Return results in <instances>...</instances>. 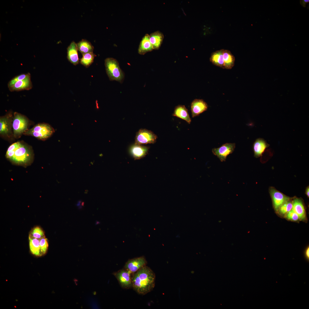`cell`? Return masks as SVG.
Masks as SVG:
<instances>
[{
    "label": "cell",
    "mask_w": 309,
    "mask_h": 309,
    "mask_svg": "<svg viewBox=\"0 0 309 309\" xmlns=\"http://www.w3.org/2000/svg\"><path fill=\"white\" fill-rule=\"evenodd\" d=\"M155 279L154 272L145 266L132 274V288L138 294L145 295L153 290Z\"/></svg>",
    "instance_id": "cell-1"
},
{
    "label": "cell",
    "mask_w": 309,
    "mask_h": 309,
    "mask_svg": "<svg viewBox=\"0 0 309 309\" xmlns=\"http://www.w3.org/2000/svg\"><path fill=\"white\" fill-rule=\"evenodd\" d=\"M5 157L13 164L26 167L32 163L33 155L30 147L18 141L9 146Z\"/></svg>",
    "instance_id": "cell-2"
},
{
    "label": "cell",
    "mask_w": 309,
    "mask_h": 309,
    "mask_svg": "<svg viewBox=\"0 0 309 309\" xmlns=\"http://www.w3.org/2000/svg\"><path fill=\"white\" fill-rule=\"evenodd\" d=\"M105 66L110 80H116L120 83L123 82L124 78V73L116 59L112 58H106L105 60Z\"/></svg>",
    "instance_id": "cell-3"
},
{
    "label": "cell",
    "mask_w": 309,
    "mask_h": 309,
    "mask_svg": "<svg viewBox=\"0 0 309 309\" xmlns=\"http://www.w3.org/2000/svg\"><path fill=\"white\" fill-rule=\"evenodd\" d=\"M54 128L49 124L39 123L28 129L23 134L34 136L38 139L45 140L50 137L54 132Z\"/></svg>",
    "instance_id": "cell-4"
},
{
    "label": "cell",
    "mask_w": 309,
    "mask_h": 309,
    "mask_svg": "<svg viewBox=\"0 0 309 309\" xmlns=\"http://www.w3.org/2000/svg\"><path fill=\"white\" fill-rule=\"evenodd\" d=\"M29 124L28 119L24 115L15 112L13 114L12 121L13 136L16 138H20L27 131Z\"/></svg>",
    "instance_id": "cell-5"
},
{
    "label": "cell",
    "mask_w": 309,
    "mask_h": 309,
    "mask_svg": "<svg viewBox=\"0 0 309 309\" xmlns=\"http://www.w3.org/2000/svg\"><path fill=\"white\" fill-rule=\"evenodd\" d=\"M157 136L152 131L146 129H140L136 133L135 144L142 145L154 144L156 142Z\"/></svg>",
    "instance_id": "cell-6"
},
{
    "label": "cell",
    "mask_w": 309,
    "mask_h": 309,
    "mask_svg": "<svg viewBox=\"0 0 309 309\" xmlns=\"http://www.w3.org/2000/svg\"><path fill=\"white\" fill-rule=\"evenodd\" d=\"M13 116L11 112L0 118V134L3 137L10 138L13 135L12 121Z\"/></svg>",
    "instance_id": "cell-7"
},
{
    "label": "cell",
    "mask_w": 309,
    "mask_h": 309,
    "mask_svg": "<svg viewBox=\"0 0 309 309\" xmlns=\"http://www.w3.org/2000/svg\"><path fill=\"white\" fill-rule=\"evenodd\" d=\"M112 274L117 279L122 288L129 289L132 288V274L123 268L114 272Z\"/></svg>",
    "instance_id": "cell-8"
},
{
    "label": "cell",
    "mask_w": 309,
    "mask_h": 309,
    "mask_svg": "<svg viewBox=\"0 0 309 309\" xmlns=\"http://www.w3.org/2000/svg\"><path fill=\"white\" fill-rule=\"evenodd\" d=\"M269 192L274 208L276 211L282 205L292 199L273 187L269 188Z\"/></svg>",
    "instance_id": "cell-9"
},
{
    "label": "cell",
    "mask_w": 309,
    "mask_h": 309,
    "mask_svg": "<svg viewBox=\"0 0 309 309\" xmlns=\"http://www.w3.org/2000/svg\"><path fill=\"white\" fill-rule=\"evenodd\" d=\"M235 147V143H227L219 148H213L212 152L222 162L225 161L227 157L233 152Z\"/></svg>",
    "instance_id": "cell-10"
},
{
    "label": "cell",
    "mask_w": 309,
    "mask_h": 309,
    "mask_svg": "<svg viewBox=\"0 0 309 309\" xmlns=\"http://www.w3.org/2000/svg\"><path fill=\"white\" fill-rule=\"evenodd\" d=\"M147 263L145 257L143 256L128 260L125 263L124 268L132 274L146 266Z\"/></svg>",
    "instance_id": "cell-11"
},
{
    "label": "cell",
    "mask_w": 309,
    "mask_h": 309,
    "mask_svg": "<svg viewBox=\"0 0 309 309\" xmlns=\"http://www.w3.org/2000/svg\"><path fill=\"white\" fill-rule=\"evenodd\" d=\"M208 107V104L203 100L198 99H194L191 102V105L192 117L197 116L206 111Z\"/></svg>",
    "instance_id": "cell-12"
},
{
    "label": "cell",
    "mask_w": 309,
    "mask_h": 309,
    "mask_svg": "<svg viewBox=\"0 0 309 309\" xmlns=\"http://www.w3.org/2000/svg\"><path fill=\"white\" fill-rule=\"evenodd\" d=\"M292 210L298 216L300 220H305L306 213L302 200L300 198L294 197L292 199Z\"/></svg>",
    "instance_id": "cell-13"
},
{
    "label": "cell",
    "mask_w": 309,
    "mask_h": 309,
    "mask_svg": "<svg viewBox=\"0 0 309 309\" xmlns=\"http://www.w3.org/2000/svg\"><path fill=\"white\" fill-rule=\"evenodd\" d=\"M269 146V144L263 138L257 139L253 144L254 157L256 158L262 157Z\"/></svg>",
    "instance_id": "cell-14"
},
{
    "label": "cell",
    "mask_w": 309,
    "mask_h": 309,
    "mask_svg": "<svg viewBox=\"0 0 309 309\" xmlns=\"http://www.w3.org/2000/svg\"><path fill=\"white\" fill-rule=\"evenodd\" d=\"M32 86L31 78H29L18 81L8 88L11 92L20 91L30 90Z\"/></svg>",
    "instance_id": "cell-15"
},
{
    "label": "cell",
    "mask_w": 309,
    "mask_h": 309,
    "mask_svg": "<svg viewBox=\"0 0 309 309\" xmlns=\"http://www.w3.org/2000/svg\"><path fill=\"white\" fill-rule=\"evenodd\" d=\"M78 49L77 43L72 41L67 48V58L68 61L74 65L79 63Z\"/></svg>",
    "instance_id": "cell-16"
},
{
    "label": "cell",
    "mask_w": 309,
    "mask_h": 309,
    "mask_svg": "<svg viewBox=\"0 0 309 309\" xmlns=\"http://www.w3.org/2000/svg\"><path fill=\"white\" fill-rule=\"evenodd\" d=\"M149 148L142 145L134 144L130 148V152L135 160L144 157L148 153Z\"/></svg>",
    "instance_id": "cell-17"
},
{
    "label": "cell",
    "mask_w": 309,
    "mask_h": 309,
    "mask_svg": "<svg viewBox=\"0 0 309 309\" xmlns=\"http://www.w3.org/2000/svg\"><path fill=\"white\" fill-rule=\"evenodd\" d=\"M172 115L185 120L189 124L191 123V120L188 110L184 105H179L176 106Z\"/></svg>",
    "instance_id": "cell-18"
},
{
    "label": "cell",
    "mask_w": 309,
    "mask_h": 309,
    "mask_svg": "<svg viewBox=\"0 0 309 309\" xmlns=\"http://www.w3.org/2000/svg\"><path fill=\"white\" fill-rule=\"evenodd\" d=\"M152 45L150 42L149 35L146 34L142 37L140 42L138 49V53L143 55L148 52L153 50Z\"/></svg>",
    "instance_id": "cell-19"
},
{
    "label": "cell",
    "mask_w": 309,
    "mask_h": 309,
    "mask_svg": "<svg viewBox=\"0 0 309 309\" xmlns=\"http://www.w3.org/2000/svg\"><path fill=\"white\" fill-rule=\"evenodd\" d=\"M164 38L163 34L159 31H155L149 35L150 42L153 49H159Z\"/></svg>",
    "instance_id": "cell-20"
},
{
    "label": "cell",
    "mask_w": 309,
    "mask_h": 309,
    "mask_svg": "<svg viewBox=\"0 0 309 309\" xmlns=\"http://www.w3.org/2000/svg\"><path fill=\"white\" fill-rule=\"evenodd\" d=\"M223 49L213 52L210 58V61L214 65L223 69Z\"/></svg>",
    "instance_id": "cell-21"
},
{
    "label": "cell",
    "mask_w": 309,
    "mask_h": 309,
    "mask_svg": "<svg viewBox=\"0 0 309 309\" xmlns=\"http://www.w3.org/2000/svg\"><path fill=\"white\" fill-rule=\"evenodd\" d=\"M223 56L224 61L223 69H231L234 66L235 58L230 51L223 49Z\"/></svg>",
    "instance_id": "cell-22"
},
{
    "label": "cell",
    "mask_w": 309,
    "mask_h": 309,
    "mask_svg": "<svg viewBox=\"0 0 309 309\" xmlns=\"http://www.w3.org/2000/svg\"><path fill=\"white\" fill-rule=\"evenodd\" d=\"M29 249L31 253L36 256L42 255L39 239L34 238L29 235Z\"/></svg>",
    "instance_id": "cell-23"
},
{
    "label": "cell",
    "mask_w": 309,
    "mask_h": 309,
    "mask_svg": "<svg viewBox=\"0 0 309 309\" xmlns=\"http://www.w3.org/2000/svg\"><path fill=\"white\" fill-rule=\"evenodd\" d=\"M78 50L82 54L93 52L94 47L90 42L82 39L77 43Z\"/></svg>",
    "instance_id": "cell-24"
},
{
    "label": "cell",
    "mask_w": 309,
    "mask_h": 309,
    "mask_svg": "<svg viewBox=\"0 0 309 309\" xmlns=\"http://www.w3.org/2000/svg\"><path fill=\"white\" fill-rule=\"evenodd\" d=\"M292 199L282 205L276 212L280 215L285 216L292 209Z\"/></svg>",
    "instance_id": "cell-25"
},
{
    "label": "cell",
    "mask_w": 309,
    "mask_h": 309,
    "mask_svg": "<svg viewBox=\"0 0 309 309\" xmlns=\"http://www.w3.org/2000/svg\"><path fill=\"white\" fill-rule=\"evenodd\" d=\"M82 58L80 60V63L85 66L88 68L93 62L96 55L93 52L82 54Z\"/></svg>",
    "instance_id": "cell-26"
},
{
    "label": "cell",
    "mask_w": 309,
    "mask_h": 309,
    "mask_svg": "<svg viewBox=\"0 0 309 309\" xmlns=\"http://www.w3.org/2000/svg\"><path fill=\"white\" fill-rule=\"evenodd\" d=\"M29 235L38 239L45 237L43 231L40 227L38 226L33 228L31 231Z\"/></svg>",
    "instance_id": "cell-27"
},
{
    "label": "cell",
    "mask_w": 309,
    "mask_h": 309,
    "mask_svg": "<svg viewBox=\"0 0 309 309\" xmlns=\"http://www.w3.org/2000/svg\"><path fill=\"white\" fill-rule=\"evenodd\" d=\"M31 74L29 73L23 74L15 76L11 79L8 83V88L13 85L16 82L26 79L31 78Z\"/></svg>",
    "instance_id": "cell-28"
},
{
    "label": "cell",
    "mask_w": 309,
    "mask_h": 309,
    "mask_svg": "<svg viewBox=\"0 0 309 309\" xmlns=\"http://www.w3.org/2000/svg\"><path fill=\"white\" fill-rule=\"evenodd\" d=\"M40 248L42 255L45 254L47 252L48 247L47 238L45 237L39 239Z\"/></svg>",
    "instance_id": "cell-29"
},
{
    "label": "cell",
    "mask_w": 309,
    "mask_h": 309,
    "mask_svg": "<svg viewBox=\"0 0 309 309\" xmlns=\"http://www.w3.org/2000/svg\"><path fill=\"white\" fill-rule=\"evenodd\" d=\"M285 216L286 218L290 221H296L300 220L298 215L292 209L287 213Z\"/></svg>",
    "instance_id": "cell-30"
},
{
    "label": "cell",
    "mask_w": 309,
    "mask_h": 309,
    "mask_svg": "<svg viewBox=\"0 0 309 309\" xmlns=\"http://www.w3.org/2000/svg\"><path fill=\"white\" fill-rule=\"evenodd\" d=\"M305 194L307 195L308 197H309V187L307 186L305 190Z\"/></svg>",
    "instance_id": "cell-31"
},
{
    "label": "cell",
    "mask_w": 309,
    "mask_h": 309,
    "mask_svg": "<svg viewBox=\"0 0 309 309\" xmlns=\"http://www.w3.org/2000/svg\"><path fill=\"white\" fill-rule=\"evenodd\" d=\"M305 255L306 257L308 258H309V248L308 247L305 252Z\"/></svg>",
    "instance_id": "cell-32"
},
{
    "label": "cell",
    "mask_w": 309,
    "mask_h": 309,
    "mask_svg": "<svg viewBox=\"0 0 309 309\" xmlns=\"http://www.w3.org/2000/svg\"><path fill=\"white\" fill-rule=\"evenodd\" d=\"M309 1V0H304L303 1H302V3L303 4L304 3V4H305H305L307 3H308Z\"/></svg>",
    "instance_id": "cell-33"
}]
</instances>
